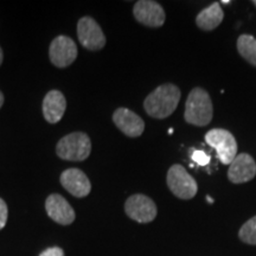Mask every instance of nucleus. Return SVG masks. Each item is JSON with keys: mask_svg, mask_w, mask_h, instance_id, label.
Here are the masks:
<instances>
[{"mask_svg": "<svg viewBox=\"0 0 256 256\" xmlns=\"http://www.w3.org/2000/svg\"><path fill=\"white\" fill-rule=\"evenodd\" d=\"M2 60H4V55H2V48H0V66L2 64Z\"/></svg>", "mask_w": 256, "mask_h": 256, "instance_id": "4be33fe9", "label": "nucleus"}, {"mask_svg": "<svg viewBox=\"0 0 256 256\" xmlns=\"http://www.w3.org/2000/svg\"><path fill=\"white\" fill-rule=\"evenodd\" d=\"M238 50L243 58L256 66V40L250 34H242L238 40Z\"/></svg>", "mask_w": 256, "mask_h": 256, "instance_id": "dca6fc26", "label": "nucleus"}, {"mask_svg": "<svg viewBox=\"0 0 256 256\" xmlns=\"http://www.w3.org/2000/svg\"><path fill=\"white\" fill-rule=\"evenodd\" d=\"M78 37L83 48L90 51L101 50L106 46L104 31L92 17H83L78 23Z\"/></svg>", "mask_w": 256, "mask_h": 256, "instance_id": "6e6552de", "label": "nucleus"}, {"mask_svg": "<svg viewBox=\"0 0 256 256\" xmlns=\"http://www.w3.org/2000/svg\"><path fill=\"white\" fill-rule=\"evenodd\" d=\"M206 200H208V202H209V203H211V204H212V203H214V200H212V198H211V197H209V196H208V197H206Z\"/></svg>", "mask_w": 256, "mask_h": 256, "instance_id": "5701e85b", "label": "nucleus"}, {"mask_svg": "<svg viewBox=\"0 0 256 256\" xmlns=\"http://www.w3.org/2000/svg\"><path fill=\"white\" fill-rule=\"evenodd\" d=\"M40 256H64V252L60 247H51L40 252Z\"/></svg>", "mask_w": 256, "mask_h": 256, "instance_id": "aec40b11", "label": "nucleus"}, {"mask_svg": "<svg viewBox=\"0 0 256 256\" xmlns=\"http://www.w3.org/2000/svg\"><path fill=\"white\" fill-rule=\"evenodd\" d=\"M127 216L138 223H150L156 217V206L145 194H133L124 203Z\"/></svg>", "mask_w": 256, "mask_h": 256, "instance_id": "423d86ee", "label": "nucleus"}, {"mask_svg": "<svg viewBox=\"0 0 256 256\" xmlns=\"http://www.w3.org/2000/svg\"><path fill=\"white\" fill-rule=\"evenodd\" d=\"M206 142L217 153L220 162L224 165H230L238 156V142L229 130L215 128L206 134Z\"/></svg>", "mask_w": 256, "mask_h": 256, "instance_id": "20e7f679", "label": "nucleus"}, {"mask_svg": "<svg viewBox=\"0 0 256 256\" xmlns=\"http://www.w3.org/2000/svg\"><path fill=\"white\" fill-rule=\"evenodd\" d=\"M223 18L224 12L220 8V2H214L212 5L202 10L200 14H197L196 24L202 30L211 31L222 23Z\"/></svg>", "mask_w": 256, "mask_h": 256, "instance_id": "2eb2a0df", "label": "nucleus"}, {"mask_svg": "<svg viewBox=\"0 0 256 256\" xmlns=\"http://www.w3.org/2000/svg\"><path fill=\"white\" fill-rule=\"evenodd\" d=\"M134 17L140 24L148 28H160L165 23V11L153 0H139L133 8Z\"/></svg>", "mask_w": 256, "mask_h": 256, "instance_id": "1a4fd4ad", "label": "nucleus"}, {"mask_svg": "<svg viewBox=\"0 0 256 256\" xmlns=\"http://www.w3.org/2000/svg\"><path fill=\"white\" fill-rule=\"evenodd\" d=\"M180 90L172 83H165L154 89L144 101L146 113L154 119H166L177 110Z\"/></svg>", "mask_w": 256, "mask_h": 256, "instance_id": "f257e3e1", "label": "nucleus"}, {"mask_svg": "<svg viewBox=\"0 0 256 256\" xmlns=\"http://www.w3.org/2000/svg\"><path fill=\"white\" fill-rule=\"evenodd\" d=\"M192 160H194V162H197L198 165L200 166H206L209 165L210 162V156L206 154L204 151H200V150H197V151H194L191 156Z\"/></svg>", "mask_w": 256, "mask_h": 256, "instance_id": "a211bd4d", "label": "nucleus"}, {"mask_svg": "<svg viewBox=\"0 0 256 256\" xmlns=\"http://www.w3.org/2000/svg\"><path fill=\"white\" fill-rule=\"evenodd\" d=\"M2 104H4V95H2V92H0V108L2 107Z\"/></svg>", "mask_w": 256, "mask_h": 256, "instance_id": "412c9836", "label": "nucleus"}, {"mask_svg": "<svg viewBox=\"0 0 256 256\" xmlns=\"http://www.w3.org/2000/svg\"><path fill=\"white\" fill-rule=\"evenodd\" d=\"M90 152V138L83 132H74L63 136L56 146L57 156L68 162H83Z\"/></svg>", "mask_w": 256, "mask_h": 256, "instance_id": "7ed1b4c3", "label": "nucleus"}, {"mask_svg": "<svg viewBox=\"0 0 256 256\" xmlns=\"http://www.w3.org/2000/svg\"><path fill=\"white\" fill-rule=\"evenodd\" d=\"M49 57L57 68H66L78 57V46L68 36H57L50 44Z\"/></svg>", "mask_w": 256, "mask_h": 256, "instance_id": "0eeeda50", "label": "nucleus"}, {"mask_svg": "<svg viewBox=\"0 0 256 256\" xmlns=\"http://www.w3.org/2000/svg\"><path fill=\"white\" fill-rule=\"evenodd\" d=\"M113 122L124 136L130 138L140 136L145 130V122L139 115L128 108H119L114 112Z\"/></svg>", "mask_w": 256, "mask_h": 256, "instance_id": "ddd939ff", "label": "nucleus"}, {"mask_svg": "<svg viewBox=\"0 0 256 256\" xmlns=\"http://www.w3.org/2000/svg\"><path fill=\"white\" fill-rule=\"evenodd\" d=\"M8 206H6L5 200H2V198H0V230H2L6 226V222H8Z\"/></svg>", "mask_w": 256, "mask_h": 256, "instance_id": "6ab92c4d", "label": "nucleus"}, {"mask_svg": "<svg viewBox=\"0 0 256 256\" xmlns=\"http://www.w3.org/2000/svg\"><path fill=\"white\" fill-rule=\"evenodd\" d=\"M168 186L176 197L180 200H191L197 194V182L188 174L184 166L176 164L168 172Z\"/></svg>", "mask_w": 256, "mask_h": 256, "instance_id": "39448f33", "label": "nucleus"}, {"mask_svg": "<svg viewBox=\"0 0 256 256\" xmlns=\"http://www.w3.org/2000/svg\"><path fill=\"white\" fill-rule=\"evenodd\" d=\"M212 115V102L206 90L202 88L192 89L185 104V121L194 126L203 127L211 122Z\"/></svg>", "mask_w": 256, "mask_h": 256, "instance_id": "f03ea898", "label": "nucleus"}, {"mask_svg": "<svg viewBox=\"0 0 256 256\" xmlns=\"http://www.w3.org/2000/svg\"><path fill=\"white\" fill-rule=\"evenodd\" d=\"M60 184L72 196L87 197L92 191V184L87 176L80 168H68L60 174Z\"/></svg>", "mask_w": 256, "mask_h": 256, "instance_id": "9d476101", "label": "nucleus"}, {"mask_svg": "<svg viewBox=\"0 0 256 256\" xmlns=\"http://www.w3.org/2000/svg\"><path fill=\"white\" fill-rule=\"evenodd\" d=\"M238 238L247 244L256 246V216L252 217L243 224L238 232Z\"/></svg>", "mask_w": 256, "mask_h": 256, "instance_id": "f3484780", "label": "nucleus"}, {"mask_svg": "<svg viewBox=\"0 0 256 256\" xmlns=\"http://www.w3.org/2000/svg\"><path fill=\"white\" fill-rule=\"evenodd\" d=\"M256 176V162L252 156L241 153L235 156L229 165L228 178L234 184H242L252 180Z\"/></svg>", "mask_w": 256, "mask_h": 256, "instance_id": "9b49d317", "label": "nucleus"}, {"mask_svg": "<svg viewBox=\"0 0 256 256\" xmlns=\"http://www.w3.org/2000/svg\"><path fill=\"white\" fill-rule=\"evenodd\" d=\"M46 210L51 220L62 226H69L76 218V214L72 206L58 194H52L46 198Z\"/></svg>", "mask_w": 256, "mask_h": 256, "instance_id": "f8f14e48", "label": "nucleus"}, {"mask_svg": "<svg viewBox=\"0 0 256 256\" xmlns=\"http://www.w3.org/2000/svg\"><path fill=\"white\" fill-rule=\"evenodd\" d=\"M252 4H254L255 8H256V0H254V2H252Z\"/></svg>", "mask_w": 256, "mask_h": 256, "instance_id": "393cba45", "label": "nucleus"}, {"mask_svg": "<svg viewBox=\"0 0 256 256\" xmlns=\"http://www.w3.org/2000/svg\"><path fill=\"white\" fill-rule=\"evenodd\" d=\"M222 4H230V0H223V2H220Z\"/></svg>", "mask_w": 256, "mask_h": 256, "instance_id": "b1692460", "label": "nucleus"}, {"mask_svg": "<svg viewBox=\"0 0 256 256\" xmlns=\"http://www.w3.org/2000/svg\"><path fill=\"white\" fill-rule=\"evenodd\" d=\"M66 110V100L60 90L48 92L43 100V115L49 124H57Z\"/></svg>", "mask_w": 256, "mask_h": 256, "instance_id": "4468645a", "label": "nucleus"}]
</instances>
